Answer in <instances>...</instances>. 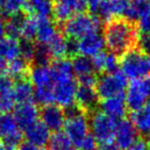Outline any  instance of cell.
Returning <instances> with one entry per match:
<instances>
[{
	"mask_svg": "<svg viewBox=\"0 0 150 150\" xmlns=\"http://www.w3.org/2000/svg\"><path fill=\"white\" fill-rule=\"evenodd\" d=\"M103 37L110 52L121 56L138 46L137 24L124 18H113L106 23Z\"/></svg>",
	"mask_w": 150,
	"mask_h": 150,
	"instance_id": "1",
	"label": "cell"
},
{
	"mask_svg": "<svg viewBox=\"0 0 150 150\" xmlns=\"http://www.w3.org/2000/svg\"><path fill=\"white\" fill-rule=\"evenodd\" d=\"M54 76V102L61 108L73 106L77 90L71 62L67 59H59L52 65Z\"/></svg>",
	"mask_w": 150,
	"mask_h": 150,
	"instance_id": "2",
	"label": "cell"
},
{
	"mask_svg": "<svg viewBox=\"0 0 150 150\" xmlns=\"http://www.w3.org/2000/svg\"><path fill=\"white\" fill-rule=\"evenodd\" d=\"M50 57L59 59H65L68 54H73L76 52V42L68 41L66 37L58 33L47 44H46Z\"/></svg>",
	"mask_w": 150,
	"mask_h": 150,
	"instance_id": "15",
	"label": "cell"
},
{
	"mask_svg": "<svg viewBox=\"0 0 150 150\" xmlns=\"http://www.w3.org/2000/svg\"><path fill=\"white\" fill-rule=\"evenodd\" d=\"M101 20L94 14L77 13L64 23L63 32L71 40H79L94 32H99Z\"/></svg>",
	"mask_w": 150,
	"mask_h": 150,
	"instance_id": "6",
	"label": "cell"
},
{
	"mask_svg": "<svg viewBox=\"0 0 150 150\" xmlns=\"http://www.w3.org/2000/svg\"><path fill=\"white\" fill-rule=\"evenodd\" d=\"M149 57H150V54H149Z\"/></svg>",
	"mask_w": 150,
	"mask_h": 150,
	"instance_id": "50",
	"label": "cell"
},
{
	"mask_svg": "<svg viewBox=\"0 0 150 150\" xmlns=\"http://www.w3.org/2000/svg\"><path fill=\"white\" fill-rule=\"evenodd\" d=\"M148 1H150V0H148Z\"/></svg>",
	"mask_w": 150,
	"mask_h": 150,
	"instance_id": "51",
	"label": "cell"
},
{
	"mask_svg": "<svg viewBox=\"0 0 150 150\" xmlns=\"http://www.w3.org/2000/svg\"><path fill=\"white\" fill-rule=\"evenodd\" d=\"M128 5V0H92L88 6L94 16L105 22L123 16Z\"/></svg>",
	"mask_w": 150,
	"mask_h": 150,
	"instance_id": "9",
	"label": "cell"
},
{
	"mask_svg": "<svg viewBox=\"0 0 150 150\" xmlns=\"http://www.w3.org/2000/svg\"><path fill=\"white\" fill-rule=\"evenodd\" d=\"M85 1H86V2H88H88H90V1H92V0H85Z\"/></svg>",
	"mask_w": 150,
	"mask_h": 150,
	"instance_id": "48",
	"label": "cell"
},
{
	"mask_svg": "<svg viewBox=\"0 0 150 150\" xmlns=\"http://www.w3.org/2000/svg\"><path fill=\"white\" fill-rule=\"evenodd\" d=\"M12 89V82L6 75H0V95Z\"/></svg>",
	"mask_w": 150,
	"mask_h": 150,
	"instance_id": "38",
	"label": "cell"
},
{
	"mask_svg": "<svg viewBox=\"0 0 150 150\" xmlns=\"http://www.w3.org/2000/svg\"><path fill=\"white\" fill-rule=\"evenodd\" d=\"M40 112L37 105L33 101L18 104L14 108V117L20 129L26 130L33 124L38 122Z\"/></svg>",
	"mask_w": 150,
	"mask_h": 150,
	"instance_id": "12",
	"label": "cell"
},
{
	"mask_svg": "<svg viewBox=\"0 0 150 150\" xmlns=\"http://www.w3.org/2000/svg\"><path fill=\"white\" fill-rule=\"evenodd\" d=\"M24 10L30 16L36 18H48L52 14L54 4L52 0H26Z\"/></svg>",
	"mask_w": 150,
	"mask_h": 150,
	"instance_id": "20",
	"label": "cell"
},
{
	"mask_svg": "<svg viewBox=\"0 0 150 150\" xmlns=\"http://www.w3.org/2000/svg\"><path fill=\"white\" fill-rule=\"evenodd\" d=\"M96 150H120L119 147L115 144V142H105V143H99Z\"/></svg>",
	"mask_w": 150,
	"mask_h": 150,
	"instance_id": "41",
	"label": "cell"
},
{
	"mask_svg": "<svg viewBox=\"0 0 150 150\" xmlns=\"http://www.w3.org/2000/svg\"><path fill=\"white\" fill-rule=\"evenodd\" d=\"M148 145H149V149H150V141H149V142H148Z\"/></svg>",
	"mask_w": 150,
	"mask_h": 150,
	"instance_id": "49",
	"label": "cell"
},
{
	"mask_svg": "<svg viewBox=\"0 0 150 150\" xmlns=\"http://www.w3.org/2000/svg\"><path fill=\"white\" fill-rule=\"evenodd\" d=\"M11 91L14 100L18 104L31 102L34 99V88L31 82L26 79L17 81V83L12 86Z\"/></svg>",
	"mask_w": 150,
	"mask_h": 150,
	"instance_id": "24",
	"label": "cell"
},
{
	"mask_svg": "<svg viewBox=\"0 0 150 150\" xmlns=\"http://www.w3.org/2000/svg\"><path fill=\"white\" fill-rule=\"evenodd\" d=\"M98 94L96 92V88L93 86L79 85L76 90L75 101L77 103L76 106L82 111H88L93 109L98 103Z\"/></svg>",
	"mask_w": 150,
	"mask_h": 150,
	"instance_id": "18",
	"label": "cell"
},
{
	"mask_svg": "<svg viewBox=\"0 0 150 150\" xmlns=\"http://www.w3.org/2000/svg\"><path fill=\"white\" fill-rule=\"evenodd\" d=\"M101 111L114 120H122L126 113V106L124 96H116L103 99L101 102Z\"/></svg>",
	"mask_w": 150,
	"mask_h": 150,
	"instance_id": "19",
	"label": "cell"
},
{
	"mask_svg": "<svg viewBox=\"0 0 150 150\" xmlns=\"http://www.w3.org/2000/svg\"><path fill=\"white\" fill-rule=\"evenodd\" d=\"M21 42L17 38L4 36L0 39V57L11 61L21 57Z\"/></svg>",
	"mask_w": 150,
	"mask_h": 150,
	"instance_id": "22",
	"label": "cell"
},
{
	"mask_svg": "<svg viewBox=\"0 0 150 150\" xmlns=\"http://www.w3.org/2000/svg\"><path fill=\"white\" fill-rule=\"evenodd\" d=\"M7 74L10 77L16 79L17 81L25 79L26 75L28 74V63L26 60H24L21 57L9 61L7 67Z\"/></svg>",
	"mask_w": 150,
	"mask_h": 150,
	"instance_id": "27",
	"label": "cell"
},
{
	"mask_svg": "<svg viewBox=\"0 0 150 150\" xmlns=\"http://www.w3.org/2000/svg\"><path fill=\"white\" fill-rule=\"evenodd\" d=\"M90 134L95 137L97 142L105 143L112 142L114 140L116 126V120L108 117L102 111H95L90 117Z\"/></svg>",
	"mask_w": 150,
	"mask_h": 150,
	"instance_id": "8",
	"label": "cell"
},
{
	"mask_svg": "<svg viewBox=\"0 0 150 150\" xmlns=\"http://www.w3.org/2000/svg\"><path fill=\"white\" fill-rule=\"evenodd\" d=\"M65 115L66 120L63 127L65 131L64 133L72 144L78 148L83 139L90 134V122L85 112L75 105L67 108Z\"/></svg>",
	"mask_w": 150,
	"mask_h": 150,
	"instance_id": "5",
	"label": "cell"
},
{
	"mask_svg": "<svg viewBox=\"0 0 150 150\" xmlns=\"http://www.w3.org/2000/svg\"><path fill=\"white\" fill-rule=\"evenodd\" d=\"M25 1L26 0H4L0 8L5 16L11 18L20 14L21 10L24 9Z\"/></svg>",
	"mask_w": 150,
	"mask_h": 150,
	"instance_id": "30",
	"label": "cell"
},
{
	"mask_svg": "<svg viewBox=\"0 0 150 150\" xmlns=\"http://www.w3.org/2000/svg\"><path fill=\"white\" fill-rule=\"evenodd\" d=\"M58 1L66 5L74 13V16L77 13H81L88 7V2L85 0H58Z\"/></svg>",
	"mask_w": 150,
	"mask_h": 150,
	"instance_id": "35",
	"label": "cell"
},
{
	"mask_svg": "<svg viewBox=\"0 0 150 150\" xmlns=\"http://www.w3.org/2000/svg\"><path fill=\"white\" fill-rule=\"evenodd\" d=\"M41 122L50 131L60 132L61 129L64 127L66 115L63 109L57 104H50L43 106L40 111Z\"/></svg>",
	"mask_w": 150,
	"mask_h": 150,
	"instance_id": "13",
	"label": "cell"
},
{
	"mask_svg": "<svg viewBox=\"0 0 150 150\" xmlns=\"http://www.w3.org/2000/svg\"><path fill=\"white\" fill-rule=\"evenodd\" d=\"M138 33L150 36V13L144 16L137 22Z\"/></svg>",
	"mask_w": 150,
	"mask_h": 150,
	"instance_id": "36",
	"label": "cell"
},
{
	"mask_svg": "<svg viewBox=\"0 0 150 150\" xmlns=\"http://www.w3.org/2000/svg\"><path fill=\"white\" fill-rule=\"evenodd\" d=\"M50 131L41 122H36L25 130V138L27 139V142L36 148L43 147L48 144L50 138Z\"/></svg>",
	"mask_w": 150,
	"mask_h": 150,
	"instance_id": "16",
	"label": "cell"
},
{
	"mask_svg": "<svg viewBox=\"0 0 150 150\" xmlns=\"http://www.w3.org/2000/svg\"><path fill=\"white\" fill-rule=\"evenodd\" d=\"M71 65H72L73 74L77 76L78 79L95 75V69L94 67H93L92 59L88 57L76 55L73 58Z\"/></svg>",
	"mask_w": 150,
	"mask_h": 150,
	"instance_id": "26",
	"label": "cell"
},
{
	"mask_svg": "<svg viewBox=\"0 0 150 150\" xmlns=\"http://www.w3.org/2000/svg\"><path fill=\"white\" fill-rule=\"evenodd\" d=\"M40 150H50V149H46V148H41Z\"/></svg>",
	"mask_w": 150,
	"mask_h": 150,
	"instance_id": "47",
	"label": "cell"
},
{
	"mask_svg": "<svg viewBox=\"0 0 150 150\" xmlns=\"http://www.w3.org/2000/svg\"><path fill=\"white\" fill-rule=\"evenodd\" d=\"M119 67L126 79L132 81L144 79L150 75V57L137 47L120 56Z\"/></svg>",
	"mask_w": 150,
	"mask_h": 150,
	"instance_id": "3",
	"label": "cell"
},
{
	"mask_svg": "<svg viewBox=\"0 0 150 150\" xmlns=\"http://www.w3.org/2000/svg\"><path fill=\"white\" fill-rule=\"evenodd\" d=\"M139 83H140V86L142 88L143 92L145 93L147 98L150 100V75L148 77L144 78V79L139 80Z\"/></svg>",
	"mask_w": 150,
	"mask_h": 150,
	"instance_id": "40",
	"label": "cell"
},
{
	"mask_svg": "<svg viewBox=\"0 0 150 150\" xmlns=\"http://www.w3.org/2000/svg\"><path fill=\"white\" fill-rule=\"evenodd\" d=\"M105 41L100 32H94L82 37L76 42V52L85 57H94L104 51Z\"/></svg>",
	"mask_w": 150,
	"mask_h": 150,
	"instance_id": "11",
	"label": "cell"
},
{
	"mask_svg": "<svg viewBox=\"0 0 150 150\" xmlns=\"http://www.w3.org/2000/svg\"><path fill=\"white\" fill-rule=\"evenodd\" d=\"M35 54V45L32 43V41H23L21 42V51L20 55L21 58L24 60L29 61L34 59Z\"/></svg>",
	"mask_w": 150,
	"mask_h": 150,
	"instance_id": "34",
	"label": "cell"
},
{
	"mask_svg": "<svg viewBox=\"0 0 150 150\" xmlns=\"http://www.w3.org/2000/svg\"><path fill=\"white\" fill-rule=\"evenodd\" d=\"M18 150H37V148L35 146H33L32 144H30V143L25 142L20 145Z\"/></svg>",
	"mask_w": 150,
	"mask_h": 150,
	"instance_id": "43",
	"label": "cell"
},
{
	"mask_svg": "<svg viewBox=\"0 0 150 150\" xmlns=\"http://www.w3.org/2000/svg\"><path fill=\"white\" fill-rule=\"evenodd\" d=\"M50 59V54L45 45L38 44L35 46V54L33 60L36 62V65H47Z\"/></svg>",
	"mask_w": 150,
	"mask_h": 150,
	"instance_id": "33",
	"label": "cell"
},
{
	"mask_svg": "<svg viewBox=\"0 0 150 150\" xmlns=\"http://www.w3.org/2000/svg\"><path fill=\"white\" fill-rule=\"evenodd\" d=\"M3 1H4V0H0V7H1L2 3H3Z\"/></svg>",
	"mask_w": 150,
	"mask_h": 150,
	"instance_id": "46",
	"label": "cell"
},
{
	"mask_svg": "<svg viewBox=\"0 0 150 150\" xmlns=\"http://www.w3.org/2000/svg\"><path fill=\"white\" fill-rule=\"evenodd\" d=\"M95 88L98 97L102 100L110 97L124 96L128 88V79L120 71L104 74L97 79Z\"/></svg>",
	"mask_w": 150,
	"mask_h": 150,
	"instance_id": "7",
	"label": "cell"
},
{
	"mask_svg": "<svg viewBox=\"0 0 150 150\" xmlns=\"http://www.w3.org/2000/svg\"><path fill=\"white\" fill-rule=\"evenodd\" d=\"M36 31L37 18L34 16H24L21 26L20 37L23 38L25 41H32L36 37Z\"/></svg>",
	"mask_w": 150,
	"mask_h": 150,
	"instance_id": "28",
	"label": "cell"
},
{
	"mask_svg": "<svg viewBox=\"0 0 150 150\" xmlns=\"http://www.w3.org/2000/svg\"><path fill=\"white\" fill-rule=\"evenodd\" d=\"M8 63L4 58L0 57V75H6L7 74Z\"/></svg>",
	"mask_w": 150,
	"mask_h": 150,
	"instance_id": "42",
	"label": "cell"
},
{
	"mask_svg": "<svg viewBox=\"0 0 150 150\" xmlns=\"http://www.w3.org/2000/svg\"><path fill=\"white\" fill-rule=\"evenodd\" d=\"M150 13V2L148 0H128V5L124 12V18L136 23L144 16Z\"/></svg>",
	"mask_w": 150,
	"mask_h": 150,
	"instance_id": "23",
	"label": "cell"
},
{
	"mask_svg": "<svg viewBox=\"0 0 150 150\" xmlns=\"http://www.w3.org/2000/svg\"><path fill=\"white\" fill-rule=\"evenodd\" d=\"M126 150H150L148 142L144 140V139H138L133 145H131L128 149Z\"/></svg>",
	"mask_w": 150,
	"mask_h": 150,
	"instance_id": "39",
	"label": "cell"
},
{
	"mask_svg": "<svg viewBox=\"0 0 150 150\" xmlns=\"http://www.w3.org/2000/svg\"><path fill=\"white\" fill-rule=\"evenodd\" d=\"M23 18L24 16H21V14L9 18V20L5 24V33H7V36L17 38V39L20 37V31L21 26H22Z\"/></svg>",
	"mask_w": 150,
	"mask_h": 150,
	"instance_id": "31",
	"label": "cell"
},
{
	"mask_svg": "<svg viewBox=\"0 0 150 150\" xmlns=\"http://www.w3.org/2000/svg\"><path fill=\"white\" fill-rule=\"evenodd\" d=\"M59 32L50 18H37L36 39L39 44L46 45Z\"/></svg>",
	"mask_w": 150,
	"mask_h": 150,
	"instance_id": "25",
	"label": "cell"
},
{
	"mask_svg": "<svg viewBox=\"0 0 150 150\" xmlns=\"http://www.w3.org/2000/svg\"><path fill=\"white\" fill-rule=\"evenodd\" d=\"M124 100H126V106L133 111L142 108L145 103L149 100L145 93L143 92L139 80L132 81V83L128 85V87L126 88V95H124Z\"/></svg>",
	"mask_w": 150,
	"mask_h": 150,
	"instance_id": "17",
	"label": "cell"
},
{
	"mask_svg": "<svg viewBox=\"0 0 150 150\" xmlns=\"http://www.w3.org/2000/svg\"><path fill=\"white\" fill-rule=\"evenodd\" d=\"M97 146H98V142H97V140L95 139V137L90 133V134L83 139L81 144L78 146V149H80V150H96Z\"/></svg>",
	"mask_w": 150,
	"mask_h": 150,
	"instance_id": "37",
	"label": "cell"
},
{
	"mask_svg": "<svg viewBox=\"0 0 150 150\" xmlns=\"http://www.w3.org/2000/svg\"><path fill=\"white\" fill-rule=\"evenodd\" d=\"M16 103L11 90L0 95V113H9L16 107Z\"/></svg>",
	"mask_w": 150,
	"mask_h": 150,
	"instance_id": "32",
	"label": "cell"
},
{
	"mask_svg": "<svg viewBox=\"0 0 150 150\" xmlns=\"http://www.w3.org/2000/svg\"><path fill=\"white\" fill-rule=\"evenodd\" d=\"M131 122L138 133L144 136H150V100L145 103L142 108L133 111Z\"/></svg>",
	"mask_w": 150,
	"mask_h": 150,
	"instance_id": "21",
	"label": "cell"
},
{
	"mask_svg": "<svg viewBox=\"0 0 150 150\" xmlns=\"http://www.w3.org/2000/svg\"><path fill=\"white\" fill-rule=\"evenodd\" d=\"M34 98L40 104H54V76L50 65H35L30 71Z\"/></svg>",
	"mask_w": 150,
	"mask_h": 150,
	"instance_id": "4",
	"label": "cell"
},
{
	"mask_svg": "<svg viewBox=\"0 0 150 150\" xmlns=\"http://www.w3.org/2000/svg\"><path fill=\"white\" fill-rule=\"evenodd\" d=\"M0 150H17L16 147L14 146H9V145H2V146H0Z\"/></svg>",
	"mask_w": 150,
	"mask_h": 150,
	"instance_id": "45",
	"label": "cell"
},
{
	"mask_svg": "<svg viewBox=\"0 0 150 150\" xmlns=\"http://www.w3.org/2000/svg\"><path fill=\"white\" fill-rule=\"evenodd\" d=\"M137 134L138 132L133 126L131 120L123 119L120 120L119 122H117L115 135H114L115 144L119 147V149H128L131 145H133L138 140Z\"/></svg>",
	"mask_w": 150,
	"mask_h": 150,
	"instance_id": "14",
	"label": "cell"
},
{
	"mask_svg": "<svg viewBox=\"0 0 150 150\" xmlns=\"http://www.w3.org/2000/svg\"><path fill=\"white\" fill-rule=\"evenodd\" d=\"M0 138L4 144L16 147L22 141V131L10 113L0 115Z\"/></svg>",
	"mask_w": 150,
	"mask_h": 150,
	"instance_id": "10",
	"label": "cell"
},
{
	"mask_svg": "<svg viewBox=\"0 0 150 150\" xmlns=\"http://www.w3.org/2000/svg\"><path fill=\"white\" fill-rule=\"evenodd\" d=\"M48 144L50 150H75L74 145L63 132H56L52 135Z\"/></svg>",
	"mask_w": 150,
	"mask_h": 150,
	"instance_id": "29",
	"label": "cell"
},
{
	"mask_svg": "<svg viewBox=\"0 0 150 150\" xmlns=\"http://www.w3.org/2000/svg\"><path fill=\"white\" fill-rule=\"evenodd\" d=\"M4 33H5V24L0 20V39L4 37Z\"/></svg>",
	"mask_w": 150,
	"mask_h": 150,
	"instance_id": "44",
	"label": "cell"
}]
</instances>
